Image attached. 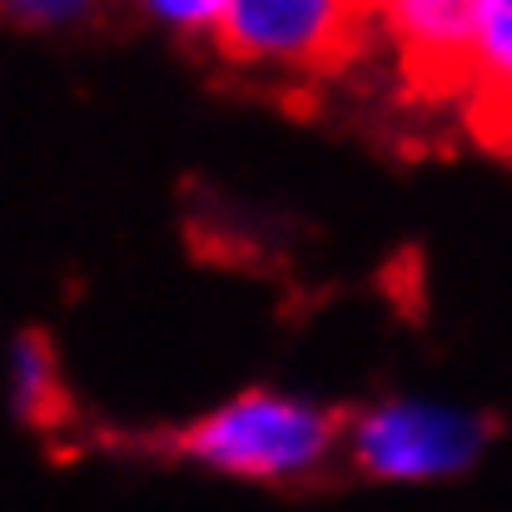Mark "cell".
I'll return each instance as SVG.
<instances>
[{"label": "cell", "instance_id": "cell-1", "mask_svg": "<svg viewBox=\"0 0 512 512\" xmlns=\"http://www.w3.org/2000/svg\"><path fill=\"white\" fill-rule=\"evenodd\" d=\"M378 25V0H229L219 50L244 70L324 80L348 70Z\"/></svg>", "mask_w": 512, "mask_h": 512}, {"label": "cell", "instance_id": "cell-2", "mask_svg": "<svg viewBox=\"0 0 512 512\" xmlns=\"http://www.w3.org/2000/svg\"><path fill=\"white\" fill-rule=\"evenodd\" d=\"M334 443L339 418L264 388L229 398L179 433V453L234 478H304L334 453Z\"/></svg>", "mask_w": 512, "mask_h": 512}, {"label": "cell", "instance_id": "cell-3", "mask_svg": "<svg viewBox=\"0 0 512 512\" xmlns=\"http://www.w3.org/2000/svg\"><path fill=\"white\" fill-rule=\"evenodd\" d=\"M483 423L453 408H428V403H383L363 413L348 433L353 463L373 478L413 483V478H443L473 463L483 448Z\"/></svg>", "mask_w": 512, "mask_h": 512}, {"label": "cell", "instance_id": "cell-4", "mask_svg": "<svg viewBox=\"0 0 512 512\" xmlns=\"http://www.w3.org/2000/svg\"><path fill=\"white\" fill-rule=\"evenodd\" d=\"M483 0H378L403 80L418 100H463Z\"/></svg>", "mask_w": 512, "mask_h": 512}, {"label": "cell", "instance_id": "cell-5", "mask_svg": "<svg viewBox=\"0 0 512 512\" xmlns=\"http://www.w3.org/2000/svg\"><path fill=\"white\" fill-rule=\"evenodd\" d=\"M468 125L473 135L512 155V0H483L468 55Z\"/></svg>", "mask_w": 512, "mask_h": 512}, {"label": "cell", "instance_id": "cell-6", "mask_svg": "<svg viewBox=\"0 0 512 512\" xmlns=\"http://www.w3.org/2000/svg\"><path fill=\"white\" fill-rule=\"evenodd\" d=\"M15 403L30 423H45L50 413H60V383H55V358L45 339H20L15 343Z\"/></svg>", "mask_w": 512, "mask_h": 512}, {"label": "cell", "instance_id": "cell-7", "mask_svg": "<svg viewBox=\"0 0 512 512\" xmlns=\"http://www.w3.org/2000/svg\"><path fill=\"white\" fill-rule=\"evenodd\" d=\"M160 20H170L179 30H219L224 5L229 0H145Z\"/></svg>", "mask_w": 512, "mask_h": 512}, {"label": "cell", "instance_id": "cell-8", "mask_svg": "<svg viewBox=\"0 0 512 512\" xmlns=\"http://www.w3.org/2000/svg\"><path fill=\"white\" fill-rule=\"evenodd\" d=\"M20 15H30V20H65V15H75L85 0H10Z\"/></svg>", "mask_w": 512, "mask_h": 512}]
</instances>
